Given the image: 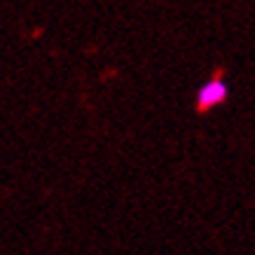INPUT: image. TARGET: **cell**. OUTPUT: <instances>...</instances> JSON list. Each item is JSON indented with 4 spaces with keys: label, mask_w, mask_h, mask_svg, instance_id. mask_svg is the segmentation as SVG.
I'll use <instances>...</instances> for the list:
<instances>
[{
    "label": "cell",
    "mask_w": 255,
    "mask_h": 255,
    "mask_svg": "<svg viewBox=\"0 0 255 255\" xmlns=\"http://www.w3.org/2000/svg\"><path fill=\"white\" fill-rule=\"evenodd\" d=\"M225 99H227V85L220 78H211L209 82H204V87L197 94V110L204 113L213 106H220Z\"/></svg>",
    "instance_id": "obj_1"
}]
</instances>
